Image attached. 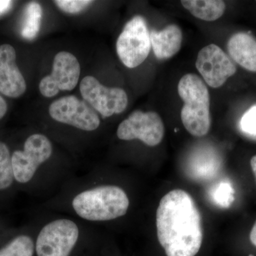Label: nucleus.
<instances>
[{"label": "nucleus", "mask_w": 256, "mask_h": 256, "mask_svg": "<svg viewBox=\"0 0 256 256\" xmlns=\"http://www.w3.org/2000/svg\"><path fill=\"white\" fill-rule=\"evenodd\" d=\"M158 238L168 256H195L203 242L202 216L194 198L182 190L168 192L156 214Z\"/></svg>", "instance_id": "nucleus-1"}, {"label": "nucleus", "mask_w": 256, "mask_h": 256, "mask_svg": "<svg viewBox=\"0 0 256 256\" xmlns=\"http://www.w3.org/2000/svg\"><path fill=\"white\" fill-rule=\"evenodd\" d=\"M178 90L184 102L181 110L183 126L192 136L204 137L212 126L208 88L196 74H188L178 82Z\"/></svg>", "instance_id": "nucleus-2"}, {"label": "nucleus", "mask_w": 256, "mask_h": 256, "mask_svg": "<svg viewBox=\"0 0 256 256\" xmlns=\"http://www.w3.org/2000/svg\"><path fill=\"white\" fill-rule=\"evenodd\" d=\"M72 205L84 220L106 222L126 215L130 201L122 188L107 185L82 192L74 198Z\"/></svg>", "instance_id": "nucleus-3"}, {"label": "nucleus", "mask_w": 256, "mask_h": 256, "mask_svg": "<svg viewBox=\"0 0 256 256\" xmlns=\"http://www.w3.org/2000/svg\"><path fill=\"white\" fill-rule=\"evenodd\" d=\"M150 34L146 20L138 15L131 18L118 38L116 50L122 63L129 68L142 64L151 50Z\"/></svg>", "instance_id": "nucleus-4"}, {"label": "nucleus", "mask_w": 256, "mask_h": 256, "mask_svg": "<svg viewBox=\"0 0 256 256\" xmlns=\"http://www.w3.org/2000/svg\"><path fill=\"white\" fill-rule=\"evenodd\" d=\"M52 154V142L46 136H30L24 143L23 150H16L12 153L15 182L22 185L30 182L38 166L50 159Z\"/></svg>", "instance_id": "nucleus-5"}, {"label": "nucleus", "mask_w": 256, "mask_h": 256, "mask_svg": "<svg viewBox=\"0 0 256 256\" xmlns=\"http://www.w3.org/2000/svg\"><path fill=\"white\" fill-rule=\"evenodd\" d=\"M78 236V226L72 220H54L44 226L37 237V256H69Z\"/></svg>", "instance_id": "nucleus-6"}, {"label": "nucleus", "mask_w": 256, "mask_h": 256, "mask_svg": "<svg viewBox=\"0 0 256 256\" xmlns=\"http://www.w3.org/2000/svg\"><path fill=\"white\" fill-rule=\"evenodd\" d=\"M84 100L104 118L122 114L128 104L127 94L120 88H109L94 76H86L80 84Z\"/></svg>", "instance_id": "nucleus-7"}, {"label": "nucleus", "mask_w": 256, "mask_h": 256, "mask_svg": "<svg viewBox=\"0 0 256 256\" xmlns=\"http://www.w3.org/2000/svg\"><path fill=\"white\" fill-rule=\"evenodd\" d=\"M117 136L122 140L138 139L146 146H156L164 138V122L156 112L134 110L119 124Z\"/></svg>", "instance_id": "nucleus-8"}, {"label": "nucleus", "mask_w": 256, "mask_h": 256, "mask_svg": "<svg viewBox=\"0 0 256 256\" xmlns=\"http://www.w3.org/2000/svg\"><path fill=\"white\" fill-rule=\"evenodd\" d=\"M50 118L84 131H94L100 126L98 116L85 101L74 96H64L48 108Z\"/></svg>", "instance_id": "nucleus-9"}, {"label": "nucleus", "mask_w": 256, "mask_h": 256, "mask_svg": "<svg viewBox=\"0 0 256 256\" xmlns=\"http://www.w3.org/2000/svg\"><path fill=\"white\" fill-rule=\"evenodd\" d=\"M80 66L78 60L72 54L60 52L54 58L50 75L46 76L40 82L42 96L52 98L60 90H72L78 85Z\"/></svg>", "instance_id": "nucleus-10"}, {"label": "nucleus", "mask_w": 256, "mask_h": 256, "mask_svg": "<svg viewBox=\"0 0 256 256\" xmlns=\"http://www.w3.org/2000/svg\"><path fill=\"white\" fill-rule=\"evenodd\" d=\"M196 68L207 85L218 88L236 73V67L220 46L210 44L198 52Z\"/></svg>", "instance_id": "nucleus-11"}, {"label": "nucleus", "mask_w": 256, "mask_h": 256, "mask_svg": "<svg viewBox=\"0 0 256 256\" xmlns=\"http://www.w3.org/2000/svg\"><path fill=\"white\" fill-rule=\"evenodd\" d=\"M16 50L11 45L0 46V92L9 98L20 97L26 90V84L16 63Z\"/></svg>", "instance_id": "nucleus-12"}, {"label": "nucleus", "mask_w": 256, "mask_h": 256, "mask_svg": "<svg viewBox=\"0 0 256 256\" xmlns=\"http://www.w3.org/2000/svg\"><path fill=\"white\" fill-rule=\"evenodd\" d=\"M150 41L156 58L168 60L174 56L181 50L182 32L178 25L170 24L161 31H152Z\"/></svg>", "instance_id": "nucleus-13"}, {"label": "nucleus", "mask_w": 256, "mask_h": 256, "mask_svg": "<svg viewBox=\"0 0 256 256\" xmlns=\"http://www.w3.org/2000/svg\"><path fill=\"white\" fill-rule=\"evenodd\" d=\"M227 48L230 58L249 72H256V38L238 32L229 38Z\"/></svg>", "instance_id": "nucleus-14"}, {"label": "nucleus", "mask_w": 256, "mask_h": 256, "mask_svg": "<svg viewBox=\"0 0 256 256\" xmlns=\"http://www.w3.org/2000/svg\"><path fill=\"white\" fill-rule=\"evenodd\" d=\"M182 4L194 16L206 22H214L225 12L226 4L220 0H183Z\"/></svg>", "instance_id": "nucleus-15"}, {"label": "nucleus", "mask_w": 256, "mask_h": 256, "mask_svg": "<svg viewBox=\"0 0 256 256\" xmlns=\"http://www.w3.org/2000/svg\"><path fill=\"white\" fill-rule=\"evenodd\" d=\"M33 240L26 234L15 236L0 248V256H33Z\"/></svg>", "instance_id": "nucleus-16"}, {"label": "nucleus", "mask_w": 256, "mask_h": 256, "mask_svg": "<svg viewBox=\"0 0 256 256\" xmlns=\"http://www.w3.org/2000/svg\"><path fill=\"white\" fill-rule=\"evenodd\" d=\"M42 8L38 3L30 2L25 10L24 21L21 34L24 38L32 40L38 34L41 26Z\"/></svg>", "instance_id": "nucleus-17"}, {"label": "nucleus", "mask_w": 256, "mask_h": 256, "mask_svg": "<svg viewBox=\"0 0 256 256\" xmlns=\"http://www.w3.org/2000/svg\"><path fill=\"white\" fill-rule=\"evenodd\" d=\"M15 183L9 146L0 140V193L12 188Z\"/></svg>", "instance_id": "nucleus-18"}, {"label": "nucleus", "mask_w": 256, "mask_h": 256, "mask_svg": "<svg viewBox=\"0 0 256 256\" xmlns=\"http://www.w3.org/2000/svg\"><path fill=\"white\" fill-rule=\"evenodd\" d=\"M192 173L197 178H208L214 176L218 172V163L214 156H196L192 164ZM193 174V176H194Z\"/></svg>", "instance_id": "nucleus-19"}, {"label": "nucleus", "mask_w": 256, "mask_h": 256, "mask_svg": "<svg viewBox=\"0 0 256 256\" xmlns=\"http://www.w3.org/2000/svg\"><path fill=\"white\" fill-rule=\"evenodd\" d=\"M234 188L228 183L220 182L214 190L212 197L217 204L226 208L234 202Z\"/></svg>", "instance_id": "nucleus-20"}, {"label": "nucleus", "mask_w": 256, "mask_h": 256, "mask_svg": "<svg viewBox=\"0 0 256 256\" xmlns=\"http://www.w3.org/2000/svg\"><path fill=\"white\" fill-rule=\"evenodd\" d=\"M54 2L64 12L76 14L86 8L92 2L89 0H57Z\"/></svg>", "instance_id": "nucleus-21"}, {"label": "nucleus", "mask_w": 256, "mask_h": 256, "mask_svg": "<svg viewBox=\"0 0 256 256\" xmlns=\"http://www.w3.org/2000/svg\"><path fill=\"white\" fill-rule=\"evenodd\" d=\"M240 128L244 132L256 136V105L244 114L240 120Z\"/></svg>", "instance_id": "nucleus-22"}, {"label": "nucleus", "mask_w": 256, "mask_h": 256, "mask_svg": "<svg viewBox=\"0 0 256 256\" xmlns=\"http://www.w3.org/2000/svg\"><path fill=\"white\" fill-rule=\"evenodd\" d=\"M13 2L9 0H0V15L9 11L12 6Z\"/></svg>", "instance_id": "nucleus-23"}, {"label": "nucleus", "mask_w": 256, "mask_h": 256, "mask_svg": "<svg viewBox=\"0 0 256 256\" xmlns=\"http://www.w3.org/2000/svg\"><path fill=\"white\" fill-rule=\"evenodd\" d=\"M6 111H8V105H6V101L0 96V120L4 117Z\"/></svg>", "instance_id": "nucleus-24"}, {"label": "nucleus", "mask_w": 256, "mask_h": 256, "mask_svg": "<svg viewBox=\"0 0 256 256\" xmlns=\"http://www.w3.org/2000/svg\"><path fill=\"white\" fill-rule=\"evenodd\" d=\"M250 240L252 242V245L256 246V220L255 223L254 224V226L252 229V232L250 234Z\"/></svg>", "instance_id": "nucleus-25"}, {"label": "nucleus", "mask_w": 256, "mask_h": 256, "mask_svg": "<svg viewBox=\"0 0 256 256\" xmlns=\"http://www.w3.org/2000/svg\"><path fill=\"white\" fill-rule=\"evenodd\" d=\"M250 166H252V172L255 175L256 180V156H252L250 160Z\"/></svg>", "instance_id": "nucleus-26"}, {"label": "nucleus", "mask_w": 256, "mask_h": 256, "mask_svg": "<svg viewBox=\"0 0 256 256\" xmlns=\"http://www.w3.org/2000/svg\"><path fill=\"white\" fill-rule=\"evenodd\" d=\"M252 256V255H250V256Z\"/></svg>", "instance_id": "nucleus-27"}, {"label": "nucleus", "mask_w": 256, "mask_h": 256, "mask_svg": "<svg viewBox=\"0 0 256 256\" xmlns=\"http://www.w3.org/2000/svg\"><path fill=\"white\" fill-rule=\"evenodd\" d=\"M0 228H1V226H0Z\"/></svg>", "instance_id": "nucleus-28"}]
</instances>
